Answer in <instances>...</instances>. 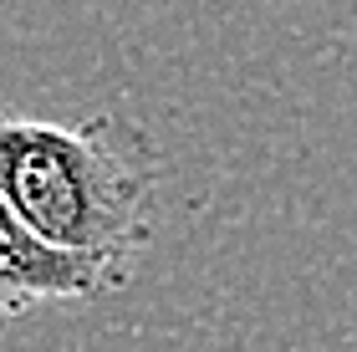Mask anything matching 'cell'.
<instances>
[{
  "instance_id": "6da1fadb",
  "label": "cell",
  "mask_w": 357,
  "mask_h": 352,
  "mask_svg": "<svg viewBox=\"0 0 357 352\" xmlns=\"http://www.w3.org/2000/svg\"><path fill=\"white\" fill-rule=\"evenodd\" d=\"M164 153L123 113L46 123L0 107V194L41 240L133 281L153 240Z\"/></svg>"
},
{
  "instance_id": "7a4b0ae2",
  "label": "cell",
  "mask_w": 357,
  "mask_h": 352,
  "mask_svg": "<svg viewBox=\"0 0 357 352\" xmlns=\"http://www.w3.org/2000/svg\"><path fill=\"white\" fill-rule=\"evenodd\" d=\"M123 276L107 270L92 255L61 250L52 240H41L21 215L0 194V337L10 322H21L26 312L52 307V301H97L123 291Z\"/></svg>"
}]
</instances>
